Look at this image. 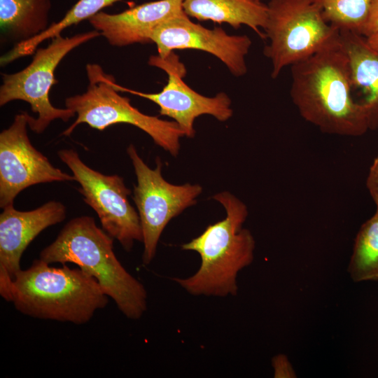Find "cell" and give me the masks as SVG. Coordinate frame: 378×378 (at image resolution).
<instances>
[{
  "label": "cell",
  "instance_id": "1",
  "mask_svg": "<svg viewBox=\"0 0 378 378\" xmlns=\"http://www.w3.org/2000/svg\"><path fill=\"white\" fill-rule=\"evenodd\" d=\"M290 67V94L303 119L328 134L359 136L369 130L340 40Z\"/></svg>",
  "mask_w": 378,
  "mask_h": 378
},
{
  "label": "cell",
  "instance_id": "2",
  "mask_svg": "<svg viewBox=\"0 0 378 378\" xmlns=\"http://www.w3.org/2000/svg\"><path fill=\"white\" fill-rule=\"evenodd\" d=\"M113 239L96 225L94 218L76 217L41 251L40 259L49 265H77L97 280L126 317L137 320L147 309V292L117 258Z\"/></svg>",
  "mask_w": 378,
  "mask_h": 378
},
{
  "label": "cell",
  "instance_id": "3",
  "mask_svg": "<svg viewBox=\"0 0 378 378\" xmlns=\"http://www.w3.org/2000/svg\"><path fill=\"white\" fill-rule=\"evenodd\" d=\"M213 198L225 208L226 216L181 246L183 250L199 253L201 264L194 274L173 281L192 295L235 296L237 274L253 260L255 239L242 227L248 216L244 202L227 191Z\"/></svg>",
  "mask_w": 378,
  "mask_h": 378
},
{
  "label": "cell",
  "instance_id": "4",
  "mask_svg": "<svg viewBox=\"0 0 378 378\" xmlns=\"http://www.w3.org/2000/svg\"><path fill=\"white\" fill-rule=\"evenodd\" d=\"M97 280L80 268L50 267L34 260L21 270L10 287V302L22 314L41 319L88 323L108 302Z\"/></svg>",
  "mask_w": 378,
  "mask_h": 378
},
{
  "label": "cell",
  "instance_id": "5",
  "mask_svg": "<svg viewBox=\"0 0 378 378\" xmlns=\"http://www.w3.org/2000/svg\"><path fill=\"white\" fill-rule=\"evenodd\" d=\"M86 73L89 81L86 91L64 101L66 108L74 111L77 118L62 135L70 136L82 123L98 130L118 123L130 124L145 132L172 155H178L180 138L184 134L177 122L144 114L134 107L129 98L114 88V77L99 64H88Z\"/></svg>",
  "mask_w": 378,
  "mask_h": 378
},
{
  "label": "cell",
  "instance_id": "6",
  "mask_svg": "<svg viewBox=\"0 0 378 378\" xmlns=\"http://www.w3.org/2000/svg\"><path fill=\"white\" fill-rule=\"evenodd\" d=\"M264 55L276 78L288 66L303 61L340 40V30L327 22L314 0H270Z\"/></svg>",
  "mask_w": 378,
  "mask_h": 378
},
{
  "label": "cell",
  "instance_id": "7",
  "mask_svg": "<svg viewBox=\"0 0 378 378\" xmlns=\"http://www.w3.org/2000/svg\"><path fill=\"white\" fill-rule=\"evenodd\" d=\"M100 36L95 29L70 37L59 35L52 38L47 47L38 48L24 69L13 74H1L0 106L15 100L27 102L31 111L38 115L36 118L31 116L29 121V127L36 134L43 133L56 119L69 121L76 113L67 108H56L50 101V90L57 83L55 71L71 50Z\"/></svg>",
  "mask_w": 378,
  "mask_h": 378
},
{
  "label": "cell",
  "instance_id": "8",
  "mask_svg": "<svg viewBox=\"0 0 378 378\" xmlns=\"http://www.w3.org/2000/svg\"><path fill=\"white\" fill-rule=\"evenodd\" d=\"M136 176L133 200L138 209L144 244L142 261L151 262L155 256L162 231L173 218L195 204L202 192L198 184L174 185L162 176V163L158 158L155 169H150L138 154L135 146L127 148Z\"/></svg>",
  "mask_w": 378,
  "mask_h": 378
},
{
  "label": "cell",
  "instance_id": "9",
  "mask_svg": "<svg viewBox=\"0 0 378 378\" xmlns=\"http://www.w3.org/2000/svg\"><path fill=\"white\" fill-rule=\"evenodd\" d=\"M57 155L80 184L78 190L84 202L97 213L102 229L128 252L135 241H142L139 216L129 202L131 190L126 187L123 178L94 170L74 149L59 150Z\"/></svg>",
  "mask_w": 378,
  "mask_h": 378
},
{
  "label": "cell",
  "instance_id": "10",
  "mask_svg": "<svg viewBox=\"0 0 378 378\" xmlns=\"http://www.w3.org/2000/svg\"><path fill=\"white\" fill-rule=\"evenodd\" d=\"M148 63L163 70L168 76L167 83L160 92L147 93L131 90L118 85L115 78L112 82L114 88L154 102L160 107V114L174 119L184 136L189 138L195 136L194 122L200 115H211L221 122L232 117L231 100L225 92H219L213 97H205L184 82L186 67L174 52L164 57L151 55Z\"/></svg>",
  "mask_w": 378,
  "mask_h": 378
},
{
  "label": "cell",
  "instance_id": "11",
  "mask_svg": "<svg viewBox=\"0 0 378 378\" xmlns=\"http://www.w3.org/2000/svg\"><path fill=\"white\" fill-rule=\"evenodd\" d=\"M31 115H15L9 127L0 133V207L14 205L17 195L39 183L75 181L74 175L54 167L31 144L27 134Z\"/></svg>",
  "mask_w": 378,
  "mask_h": 378
},
{
  "label": "cell",
  "instance_id": "12",
  "mask_svg": "<svg viewBox=\"0 0 378 378\" xmlns=\"http://www.w3.org/2000/svg\"><path fill=\"white\" fill-rule=\"evenodd\" d=\"M150 38L160 57L174 50H200L219 59L234 76L247 72L245 57L252 43L248 36L229 35L221 27L205 28L192 22L185 12L158 26Z\"/></svg>",
  "mask_w": 378,
  "mask_h": 378
},
{
  "label": "cell",
  "instance_id": "13",
  "mask_svg": "<svg viewBox=\"0 0 378 378\" xmlns=\"http://www.w3.org/2000/svg\"><path fill=\"white\" fill-rule=\"evenodd\" d=\"M66 206L49 201L31 211H18L14 205L3 209L0 215V294L10 302V287L22 270L20 260L29 244L47 227L62 222Z\"/></svg>",
  "mask_w": 378,
  "mask_h": 378
},
{
  "label": "cell",
  "instance_id": "14",
  "mask_svg": "<svg viewBox=\"0 0 378 378\" xmlns=\"http://www.w3.org/2000/svg\"><path fill=\"white\" fill-rule=\"evenodd\" d=\"M182 3L183 0L146 2L118 13L100 11L88 20L113 46L150 43L151 34L158 26L184 12Z\"/></svg>",
  "mask_w": 378,
  "mask_h": 378
},
{
  "label": "cell",
  "instance_id": "15",
  "mask_svg": "<svg viewBox=\"0 0 378 378\" xmlns=\"http://www.w3.org/2000/svg\"><path fill=\"white\" fill-rule=\"evenodd\" d=\"M340 40L347 55L352 92L359 91L358 102L363 107L369 130L378 129V50L366 37L347 30H340Z\"/></svg>",
  "mask_w": 378,
  "mask_h": 378
},
{
  "label": "cell",
  "instance_id": "16",
  "mask_svg": "<svg viewBox=\"0 0 378 378\" xmlns=\"http://www.w3.org/2000/svg\"><path fill=\"white\" fill-rule=\"evenodd\" d=\"M185 13L200 21L227 23L235 29L245 24L265 38L267 6L258 0H183Z\"/></svg>",
  "mask_w": 378,
  "mask_h": 378
},
{
  "label": "cell",
  "instance_id": "17",
  "mask_svg": "<svg viewBox=\"0 0 378 378\" xmlns=\"http://www.w3.org/2000/svg\"><path fill=\"white\" fill-rule=\"evenodd\" d=\"M51 7L50 0H0L1 37L15 45L43 33Z\"/></svg>",
  "mask_w": 378,
  "mask_h": 378
},
{
  "label": "cell",
  "instance_id": "18",
  "mask_svg": "<svg viewBox=\"0 0 378 378\" xmlns=\"http://www.w3.org/2000/svg\"><path fill=\"white\" fill-rule=\"evenodd\" d=\"M122 0H78L57 22H53L39 35L14 45L13 48L0 58L1 66H4L21 57L34 53L39 45L48 39L61 35L66 28L89 20L106 7Z\"/></svg>",
  "mask_w": 378,
  "mask_h": 378
},
{
  "label": "cell",
  "instance_id": "19",
  "mask_svg": "<svg viewBox=\"0 0 378 378\" xmlns=\"http://www.w3.org/2000/svg\"><path fill=\"white\" fill-rule=\"evenodd\" d=\"M347 271L355 282L378 280V209L360 226Z\"/></svg>",
  "mask_w": 378,
  "mask_h": 378
},
{
  "label": "cell",
  "instance_id": "20",
  "mask_svg": "<svg viewBox=\"0 0 378 378\" xmlns=\"http://www.w3.org/2000/svg\"><path fill=\"white\" fill-rule=\"evenodd\" d=\"M324 19L339 30L361 34L372 0H314Z\"/></svg>",
  "mask_w": 378,
  "mask_h": 378
},
{
  "label": "cell",
  "instance_id": "21",
  "mask_svg": "<svg viewBox=\"0 0 378 378\" xmlns=\"http://www.w3.org/2000/svg\"><path fill=\"white\" fill-rule=\"evenodd\" d=\"M274 369V377L276 378H293L296 373L287 356L284 354H278L272 360Z\"/></svg>",
  "mask_w": 378,
  "mask_h": 378
},
{
  "label": "cell",
  "instance_id": "22",
  "mask_svg": "<svg viewBox=\"0 0 378 378\" xmlns=\"http://www.w3.org/2000/svg\"><path fill=\"white\" fill-rule=\"evenodd\" d=\"M366 186L378 209V155L371 164L366 180Z\"/></svg>",
  "mask_w": 378,
  "mask_h": 378
},
{
  "label": "cell",
  "instance_id": "23",
  "mask_svg": "<svg viewBox=\"0 0 378 378\" xmlns=\"http://www.w3.org/2000/svg\"><path fill=\"white\" fill-rule=\"evenodd\" d=\"M378 33V0H372L361 35L368 38Z\"/></svg>",
  "mask_w": 378,
  "mask_h": 378
},
{
  "label": "cell",
  "instance_id": "24",
  "mask_svg": "<svg viewBox=\"0 0 378 378\" xmlns=\"http://www.w3.org/2000/svg\"><path fill=\"white\" fill-rule=\"evenodd\" d=\"M366 38L368 44L372 48L378 50V33L373 34Z\"/></svg>",
  "mask_w": 378,
  "mask_h": 378
},
{
  "label": "cell",
  "instance_id": "25",
  "mask_svg": "<svg viewBox=\"0 0 378 378\" xmlns=\"http://www.w3.org/2000/svg\"><path fill=\"white\" fill-rule=\"evenodd\" d=\"M258 1H261V0H258Z\"/></svg>",
  "mask_w": 378,
  "mask_h": 378
}]
</instances>
